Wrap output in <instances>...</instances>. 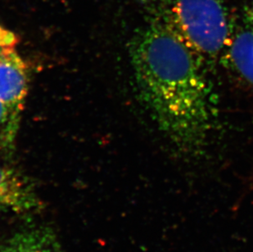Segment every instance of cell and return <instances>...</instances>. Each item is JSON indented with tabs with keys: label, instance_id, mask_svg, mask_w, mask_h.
I'll return each instance as SVG.
<instances>
[{
	"label": "cell",
	"instance_id": "cell-1",
	"mask_svg": "<svg viewBox=\"0 0 253 252\" xmlns=\"http://www.w3.org/2000/svg\"><path fill=\"white\" fill-rule=\"evenodd\" d=\"M130 58L141 96L158 128L180 152H203L215 111L196 53L158 15L132 41Z\"/></svg>",
	"mask_w": 253,
	"mask_h": 252
},
{
	"label": "cell",
	"instance_id": "cell-2",
	"mask_svg": "<svg viewBox=\"0 0 253 252\" xmlns=\"http://www.w3.org/2000/svg\"><path fill=\"white\" fill-rule=\"evenodd\" d=\"M159 15L195 53L214 57L231 38V22L220 0H170Z\"/></svg>",
	"mask_w": 253,
	"mask_h": 252
},
{
	"label": "cell",
	"instance_id": "cell-3",
	"mask_svg": "<svg viewBox=\"0 0 253 252\" xmlns=\"http://www.w3.org/2000/svg\"><path fill=\"white\" fill-rule=\"evenodd\" d=\"M28 88V70L23 59L12 46L0 48V99L10 113L1 138L5 148H12L14 143Z\"/></svg>",
	"mask_w": 253,
	"mask_h": 252
},
{
	"label": "cell",
	"instance_id": "cell-4",
	"mask_svg": "<svg viewBox=\"0 0 253 252\" xmlns=\"http://www.w3.org/2000/svg\"><path fill=\"white\" fill-rule=\"evenodd\" d=\"M41 202L27 178L14 169L0 167V213L26 214L37 210Z\"/></svg>",
	"mask_w": 253,
	"mask_h": 252
},
{
	"label": "cell",
	"instance_id": "cell-5",
	"mask_svg": "<svg viewBox=\"0 0 253 252\" xmlns=\"http://www.w3.org/2000/svg\"><path fill=\"white\" fill-rule=\"evenodd\" d=\"M247 17L227 46L229 60L237 73L253 84V12Z\"/></svg>",
	"mask_w": 253,
	"mask_h": 252
},
{
	"label": "cell",
	"instance_id": "cell-6",
	"mask_svg": "<svg viewBox=\"0 0 253 252\" xmlns=\"http://www.w3.org/2000/svg\"><path fill=\"white\" fill-rule=\"evenodd\" d=\"M0 252H62L52 231L33 227L15 233Z\"/></svg>",
	"mask_w": 253,
	"mask_h": 252
},
{
	"label": "cell",
	"instance_id": "cell-7",
	"mask_svg": "<svg viewBox=\"0 0 253 252\" xmlns=\"http://www.w3.org/2000/svg\"><path fill=\"white\" fill-rule=\"evenodd\" d=\"M9 121V110L4 102L0 99V128L2 129V133L5 130V128H7Z\"/></svg>",
	"mask_w": 253,
	"mask_h": 252
},
{
	"label": "cell",
	"instance_id": "cell-8",
	"mask_svg": "<svg viewBox=\"0 0 253 252\" xmlns=\"http://www.w3.org/2000/svg\"><path fill=\"white\" fill-rule=\"evenodd\" d=\"M12 41H13V35L7 32L6 30L0 27V48L12 46Z\"/></svg>",
	"mask_w": 253,
	"mask_h": 252
}]
</instances>
